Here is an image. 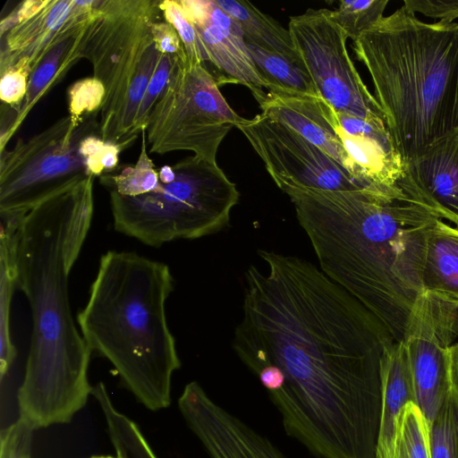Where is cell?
Segmentation results:
<instances>
[{
	"instance_id": "6da1fadb",
	"label": "cell",
	"mask_w": 458,
	"mask_h": 458,
	"mask_svg": "<svg viewBox=\"0 0 458 458\" xmlns=\"http://www.w3.org/2000/svg\"><path fill=\"white\" fill-rule=\"evenodd\" d=\"M244 276L233 349L259 378L284 431L318 458H375L383 323L313 263L262 250Z\"/></svg>"
},
{
	"instance_id": "7a4b0ae2",
	"label": "cell",
	"mask_w": 458,
	"mask_h": 458,
	"mask_svg": "<svg viewBox=\"0 0 458 458\" xmlns=\"http://www.w3.org/2000/svg\"><path fill=\"white\" fill-rule=\"evenodd\" d=\"M319 268L402 342L422 293L427 233L444 212L406 170L394 186L331 191L289 189Z\"/></svg>"
},
{
	"instance_id": "3957f363",
	"label": "cell",
	"mask_w": 458,
	"mask_h": 458,
	"mask_svg": "<svg viewBox=\"0 0 458 458\" xmlns=\"http://www.w3.org/2000/svg\"><path fill=\"white\" fill-rule=\"evenodd\" d=\"M94 179L34 207L18 231L17 290L29 302L32 330L17 403L19 419L34 430L69 423L92 394V351L74 323L68 280L91 225Z\"/></svg>"
},
{
	"instance_id": "277c9868",
	"label": "cell",
	"mask_w": 458,
	"mask_h": 458,
	"mask_svg": "<svg viewBox=\"0 0 458 458\" xmlns=\"http://www.w3.org/2000/svg\"><path fill=\"white\" fill-rule=\"evenodd\" d=\"M352 47L405 165L458 130V23L425 22L403 5Z\"/></svg>"
},
{
	"instance_id": "5b68a950",
	"label": "cell",
	"mask_w": 458,
	"mask_h": 458,
	"mask_svg": "<svg viewBox=\"0 0 458 458\" xmlns=\"http://www.w3.org/2000/svg\"><path fill=\"white\" fill-rule=\"evenodd\" d=\"M173 289L166 264L108 250L77 317L89 349L110 361L123 386L153 411L170 405L172 377L181 367L165 314Z\"/></svg>"
},
{
	"instance_id": "8992f818",
	"label": "cell",
	"mask_w": 458,
	"mask_h": 458,
	"mask_svg": "<svg viewBox=\"0 0 458 458\" xmlns=\"http://www.w3.org/2000/svg\"><path fill=\"white\" fill-rule=\"evenodd\" d=\"M160 0H96L81 57L104 86L99 110L101 139L126 149L138 137L136 116L161 53L151 28Z\"/></svg>"
},
{
	"instance_id": "52a82bcc",
	"label": "cell",
	"mask_w": 458,
	"mask_h": 458,
	"mask_svg": "<svg viewBox=\"0 0 458 458\" xmlns=\"http://www.w3.org/2000/svg\"><path fill=\"white\" fill-rule=\"evenodd\" d=\"M174 179L147 194L128 197L109 191L114 228L142 243L160 247L197 239L226 227L240 192L217 163L196 156L172 165Z\"/></svg>"
},
{
	"instance_id": "ba28073f",
	"label": "cell",
	"mask_w": 458,
	"mask_h": 458,
	"mask_svg": "<svg viewBox=\"0 0 458 458\" xmlns=\"http://www.w3.org/2000/svg\"><path fill=\"white\" fill-rule=\"evenodd\" d=\"M219 87L205 65L190 61L185 52L178 55L143 130L148 152L164 155L189 150L216 163L225 137L245 121L227 103Z\"/></svg>"
},
{
	"instance_id": "9c48e42d",
	"label": "cell",
	"mask_w": 458,
	"mask_h": 458,
	"mask_svg": "<svg viewBox=\"0 0 458 458\" xmlns=\"http://www.w3.org/2000/svg\"><path fill=\"white\" fill-rule=\"evenodd\" d=\"M96 114L81 118L68 114L0 152V213L27 214L92 176L80 148L87 136L100 134Z\"/></svg>"
},
{
	"instance_id": "30bf717a",
	"label": "cell",
	"mask_w": 458,
	"mask_h": 458,
	"mask_svg": "<svg viewBox=\"0 0 458 458\" xmlns=\"http://www.w3.org/2000/svg\"><path fill=\"white\" fill-rule=\"evenodd\" d=\"M288 30L319 96L337 113L385 122L382 110L355 68L346 47V32L330 10L308 9L291 16Z\"/></svg>"
},
{
	"instance_id": "8fae6325",
	"label": "cell",
	"mask_w": 458,
	"mask_h": 458,
	"mask_svg": "<svg viewBox=\"0 0 458 458\" xmlns=\"http://www.w3.org/2000/svg\"><path fill=\"white\" fill-rule=\"evenodd\" d=\"M458 335V301L422 292L403 342L408 353L415 404L428 425L451 391L450 347Z\"/></svg>"
},
{
	"instance_id": "7c38bea8",
	"label": "cell",
	"mask_w": 458,
	"mask_h": 458,
	"mask_svg": "<svg viewBox=\"0 0 458 458\" xmlns=\"http://www.w3.org/2000/svg\"><path fill=\"white\" fill-rule=\"evenodd\" d=\"M259 155L277 187L331 191L367 186L322 149L285 124L261 113L237 127Z\"/></svg>"
},
{
	"instance_id": "4fadbf2b",
	"label": "cell",
	"mask_w": 458,
	"mask_h": 458,
	"mask_svg": "<svg viewBox=\"0 0 458 458\" xmlns=\"http://www.w3.org/2000/svg\"><path fill=\"white\" fill-rule=\"evenodd\" d=\"M185 16L203 44L208 63L219 73V85L226 82L247 87L260 105L267 97L249 53L240 25L215 0H178Z\"/></svg>"
},
{
	"instance_id": "5bb4252c",
	"label": "cell",
	"mask_w": 458,
	"mask_h": 458,
	"mask_svg": "<svg viewBox=\"0 0 458 458\" xmlns=\"http://www.w3.org/2000/svg\"><path fill=\"white\" fill-rule=\"evenodd\" d=\"M96 0H48L35 15L0 35V72L19 69L30 74L52 43L87 18Z\"/></svg>"
},
{
	"instance_id": "9a60e30c",
	"label": "cell",
	"mask_w": 458,
	"mask_h": 458,
	"mask_svg": "<svg viewBox=\"0 0 458 458\" xmlns=\"http://www.w3.org/2000/svg\"><path fill=\"white\" fill-rule=\"evenodd\" d=\"M337 134L352 166V176L367 186L396 185L406 165L384 122L337 114Z\"/></svg>"
},
{
	"instance_id": "2e32d148",
	"label": "cell",
	"mask_w": 458,
	"mask_h": 458,
	"mask_svg": "<svg viewBox=\"0 0 458 458\" xmlns=\"http://www.w3.org/2000/svg\"><path fill=\"white\" fill-rule=\"evenodd\" d=\"M259 107L263 114L290 127L322 149L352 176V163L336 131L337 113L320 96L267 92Z\"/></svg>"
},
{
	"instance_id": "e0dca14e",
	"label": "cell",
	"mask_w": 458,
	"mask_h": 458,
	"mask_svg": "<svg viewBox=\"0 0 458 458\" xmlns=\"http://www.w3.org/2000/svg\"><path fill=\"white\" fill-rule=\"evenodd\" d=\"M381 412L375 458H393L399 420L415 394L403 342L386 346L381 359Z\"/></svg>"
},
{
	"instance_id": "ac0fdd59",
	"label": "cell",
	"mask_w": 458,
	"mask_h": 458,
	"mask_svg": "<svg viewBox=\"0 0 458 458\" xmlns=\"http://www.w3.org/2000/svg\"><path fill=\"white\" fill-rule=\"evenodd\" d=\"M406 168L446 220L458 227V130L434 143Z\"/></svg>"
},
{
	"instance_id": "d6986e66",
	"label": "cell",
	"mask_w": 458,
	"mask_h": 458,
	"mask_svg": "<svg viewBox=\"0 0 458 458\" xmlns=\"http://www.w3.org/2000/svg\"><path fill=\"white\" fill-rule=\"evenodd\" d=\"M90 15L64 31L32 69L26 96L17 109L18 128L38 101L82 58V40Z\"/></svg>"
},
{
	"instance_id": "ffe728a7",
	"label": "cell",
	"mask_w": 458,
	"mask_h": 458,
	"mask_svg": "<svg viewBox=\"0 0 458 458\" xmlns=\"http://www.w3.org/2000/svg\"><path fill=\"white\" fill-rule=\"evenodd\" d=\"M422 292L458 301V227L444 219L429 228L421 270Z\"/></svg>"
},
{
	"instance_id": "44dd1931",
	"label": "cell",
	"mask_w": 458,
	"mask_h": 458,
	"mask_svg": "<svg viewBox=\"0 0 458 458\" xmlns=\"http://www.w3.org/2000/svg\"><path fill=\"white\" fill-rule=\"evenodd\" d=\"M215 1L220 8L237 21L247 43L276 53L305 70L288 29L281 26L276 21L248 1Z\"/></svg>"
},
{
	"instance_id": "7402d4cb",
	"label": "cell",
	"mask_w": 458,
	"mask_h": 458,
	"mask_svg": "<svg viewBox=\"0 0 458 458\" xmlns=\"http://www.w3.org/2000/svg\"><path fill=\"white\" fill-rule=\"evenodd\" d=\"M18 226L1 225L0 233V378L7 377L17 356L11 336V306L17 290L16 245Z\"/></svg>"
},
{
	"instance_id": "603a6c76",
	"label": "cell",
	"mask_w": 458,
	"mask_h": 458,
	"mask_svg": "<svg viewBox=\"0 0 458 458\" xmlns=\"http://www.w3.org/2000/svg\"><path fill=\"white\" fill-rule=\"evenodd\" d=\"M257 70L272 94L319 96L309 73L287 58L247 43Z\"/></svg>"
},
{
	"instance_id": "cb8c5ba5",
	"label": "cell",
	"mask_w": 458,
	"mask_h": 458,
	"mask_svg": "<svg viewBox=\"0 0 458 458\" xmlns=\"http://www.w3.org/2000/svg\"><path fill=\"white\" fill-rule=\"evenodd\" d=\"M145 131L141 132L140 150L137 162L117 174L107 173L99 181L108 191L123 196L135 197L154 191L159 185L158 171L148 156Z\"/></svg>"
},
{
	"instance_id": "d4e9b609",
	"label": "cell",
	"mask_w": 458,
	"mask_h": 458,
	"mask_svg": "<svg viewBox=\"0 0 458 458\" xmlns=\"http://www.w3.org/2000/svg\"><path fill=\"white\" fill-rule=\"evenodd\" d=\"M393 458H431L429 425L413 403L404 407L399 420Z\"/></svg>"
},
{
	"instance_id": "484cf974",
	"label": "cell",
	"mask_w": 458,
	"mask_h": 458,
	"mask_svg": "<svg viewBox=\"0 0 458 458\" xmlns=\"http://www.w3.org/2000/svg\"><path fill=\"white\" fill-rule=\"evenodd\" d=\"M388 0H341L330 17L352 41L372 28L383 17Z\"/></svg>"
},
{
	"instance_id": "4316f807",
	"label": "cell",
	"mask_w": 458,
	"mask_h": 458,
	"mask_svg": "<svg viewBox=\"0 0 458 458\" xmlns=\"http://www.w3.org/2000/svg\"><path fill=\"white\" fill-rule=\"evenodd\" d=\"M431 458H458V404L451 391L429 424Z\"/></svg>"
},
{
	"instance_id": "83f0119b",
	"label": "cell",
	"mask_w": 458,
	"mask_h": 458,
	"mask_svg": "<svg viewBox=\"0 0 458 458\" xmlns=\"http://www.w3.org/2000/svg\"><path fill=\"white\" fill-rule=\"evenodd\" d=\"M159 6L165 21L176 30L190 61L207 66L208 59L203 44L178 0H160Z\"/></svg>"
},
{
	"instance_id": "f1b7e54d",
	"label": "cell",
	"mask_w": 458,
	"mask_h": 458,
	"mask_svg": "<svg viewBox=\"0 0 458 458\" xmlns=\"http://www.w3.org/2000/svg\"><path fill=\"white\" fill-rule=\"evenodd\" d=\"M105 98L103 84L94 77L76 81L67 90L69 114L81 118L98 114Z\"/></svg>"
},
{
	"instance_id": "f546056e",
	"label": "cell",
	"mask_w": 458,
	"mask_h": 458,
	"mask_svg": "<svg viewBox=\"0 0 458 458\" xmlns=\"http://www.w3.org/2000/svg\"><path fill=\"white\" fill-rule=\"evenodd\" d=\"M176 56L161 54L137 113L136 130L139 134L145 129L154 105L169 81L174 68Z\"/></svg>"
},
{
	"instance_id": "4dcf8cb0",
	"label": "cell",
	"mask_w": 458,
	"mask_h": 458,
	"mask_svg": "<svg viewBox=\"0 0 458 458\" xmlns=\"http://www.w3.org/2000/svg\"><path fill=\"white\" fill-rule=\"evenodd\" d=\"M34 429L18 419L1 432L0 458H31Z\"/></svg>"
},
{
	"instance_id": "1f68e13d",
	"label": "cell",
	"mask_w": 458,
	"mask_h": 458,
	"mask_svg": "<svg viewBox=\"0 0 458 458\" xmlns=\"http://www.w3.org/2000/svg\"><path fill=\"white\" fill-rule=\"evenodd\" d=\"M0 74L2 104L18 109L26 96L30 74L19 69L6 70Z\"/></svg>"
},
{
	"instance_id": "d6a6232c",
	"label": "cell",
	"mask_w": 458,
	"mask_h": 458,
	"mask_svg": "<svg viewBox=\"0 0 458 458\" xmlns=\"http://www.w3.org/2000/svg\"><path fill=\"white\" fill-rule=\"evenodd\" d=\"M403 5L412 13L454 22L458 18V0H404Z\"/></svg>"
},
{
	"instance_id": "836d02e7",
	"label": "cell",
	"mask_w": 458,
	"mask_h": 458,
	"mask_svg": "<svg viewBox=\"0 0 458 458\" xmlns=\"http://www.w3.org/2000/svg\"><path fill=\"white\" fill-rule=\"evenodd\" d=\"M151 32L161 54L178 55L185 52L176 30L170 23L157 21L152 25Z\"/></svg>"
},
{
	"instance_id": "e575fe53",
	"label": "cell",
	"mask_w": 458,
	"mask_h": 458,
	"mask_svg": "<svg viewBox=\"0 0 458 458\" xmlns=\"http://www.w3.org/2000/svg\"><path fill=\"white\" fill-rule=\"evenodd\" d=\"M48 0H25L15 6L0 21V35L38 13Z\"/></svg>"
},
{
	"instance_id": "d590c367",
	"label": "cell",
	"mask_w": 458,
	"mask_h": 458,
	"mask_svg": "<svg viewBox=\"0 0 458 458\" xmlns=\"http://www.w3.org/2000/svg\"><path fill=\"white\" fill-rule=\"evenodd\" d=\"M451 393L458 404V344L450 347Z\"/></svg>"
},
{
	"instance_id": "8d00e7d4",
	"label": "cell",
	"mask_w": 458,
	"mask_h": 458,
	"mask_svg": "<svg viewBox=\"0 0 458 458\" xmlns=\"http://www.w3.org/2000/svg\"><path fill=\"white\" fill-rule=\"evenodd\" d=\"M158 177L159 182L162 183L171 182L174 177L175 174L172 165H164L158 170Z\"/></svg>"
},
{
	"instance_id": "74e56055",
	"label": "cell",
	"mask_w": 458,
	"mask_h": 458,
	"mask_svg": "<svg viewBox=\"0 0 458 458\" xmlns=\"http://www.w3.org/2000/svg\"><path fill=\"white\" fill-rule=\"evenodd\" d=\"M89 458H123L119 455L113 456V455H92Z\"/></svg>"
},
{
	"instance_id": "f35d334b",
	"label": "cell",
	"mask_w": 458,
	"mask_h": 458,
	"mask_svg": "<svg viewBox=\"0 0 458 458\" xmlns=\"http://www.w3.org/2000/svg\"><path fill=\"white\" fill-rule=\"evenodd\" d=\"M146 458H157V456H148Z\"/></svg>"
}]
</instances>
